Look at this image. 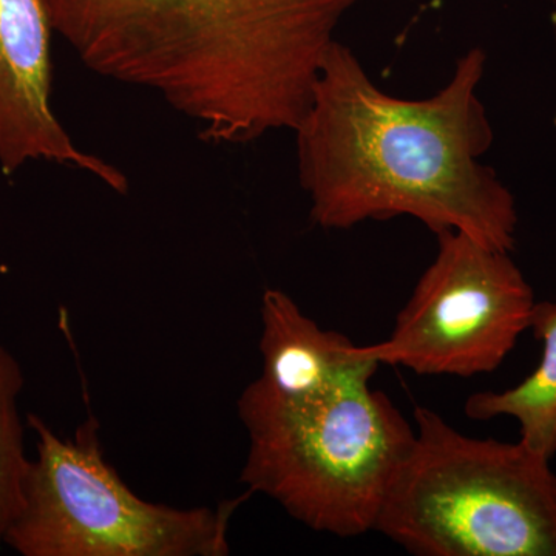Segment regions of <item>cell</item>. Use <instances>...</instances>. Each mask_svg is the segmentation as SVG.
<instances>
[{
    "mask_svg": "<svg viewBox=\"0 0 556 556\" xmlns=\"http://www.w3.org/2000/svg\"><path fill=\"white\" fill-rule=\"evenodd\" d=\"M485 60L481 49L467 51L434 97L401 100L380 90L356 54L334 40L292 130L311 219L351 229L408 215L437 236L457 230L510 254L514 195L479 163L495 139L477 93Z\"/></svg>",
    "mask_w": 556,
    "mask_h": 556,
    "instance_id": "obj_1",
    "label": "cell"
},
{
    "mask_svg": "<svg viewBox=\"0 0 556 556\" xmlns=\"http://www.w3.org/2000/svg\"><path fill=\"white\" fill-rule=\"evenodd\" d=\"M237 412L249 438L240 475L248 490L316 532L356 538L376 529L416 437L386 393L365 382L285 404L249 383Z\"/></svg>",
    "mask_w": 556,
    "mask_h": 556,
    "instance_id": "obj_4",
    "label": "cell"
},
{
    "mask_svg": "<svg viewBox=\"0 0 556 556\" xmlns=\"http://www.w3.org/2000/svg\"><path fill=\"white\" fill-rule=\"evenodd\" d=\"M438 243L390 338L368 354L419 376L493 372L529 331L535 292L508 252L457 230L438 233Z\"/></svg>",
    "mask_w": 556,
    "mask_h": 556,
    "instance_id": "obj_6",
    "label": "cell"
},
{
    "mask_svg": "<svg viewBox=\"0 0 556 556\" xmlns=\"http://www.w3.org/2000/svg\"><path fill=\"white\" fill-rule=\"evenodd\" d=\"M24 383L20 362L0 343V546L20 514L31 460L25 453L24 424L17 407Z\"/></svg>",
    "mask_w": 556,
    "mask_h": 556,
    "instance_id": "obj_10",
    "label": "cell"
},
{
    "mask_svg": "<svg viewBox=\"0 0 556 556\" xmlns=\"http://www.w3.org/2000/svg\"><path fill=\"white\" fill-rule=\"evenodd\" d=\"M38 456L24 501L5 535L22 556H226L230 519L251 490L215 507L177 508L139 497L104 457L100 422L90 416L61 438L27 416Z\"/></svg>",
    "mask_w": 556,
    "mask_h": 556,
    "instance_id": "obj_5",
    "label": "cell"
},
{
    "mask_svg": "<svg viewBox=\"0 0 556 556\" xmlns=\"http://www.w3.org/2000/svg\"><path fill=\"white\" fill-rule=\"evenodd\" d=\"M84 67L150 91L212 144L294 130L361 0H43Z\"/></svg>",
    "mask_w": 556,
    "mask_h": 556,
    "instance_id": "obj_2",
    "label": "cell"
},
{
    "mask_svg": "<svg viewBox=\"0 0 556 556\" xmlns=\"http://www.w3.org/2000/svg\"><path fill=\"white\" fill-rule=\"evenodd\" d=\"M376 532L417 556H556V473L522 441L471 438L416 407Z\"/></svg>",
    "mask_w": 556,
    "mask_h": 556,
    "instance_id": "obj_3",
    "label": "cell"
},
{
    "mask_svg": "<svg viewBox=\"0 0 556 556\" xmlns=\"http://www.w3.org/2000/svg\"><path fill=\"white\" fill-rule=\"evenodd\" d=\"M530 331L540 340L541 361L532 375L503 391H481L466 402L475 420L511 417L519 441L554 459L556 455V302H536Z\"/></svg>",
    "mask_w": 556,
    "mask_h": 556,
    "instance_id": "obj_9",
    "label": "cell"
},
{
    "mask_svg": "<svg viewBox=\"0 0 556 556\" xmlns=\"http://www.w3.org/2000/svg\"><path fill=\"white\" fill-rule=\"evenodd\" d=\"M53 31L43 0H0V170L10 177L31 161H49L126 193V175L78 148L54 113Z\"/></svg>",
    "mask_w": 556,
    "mask_h": 556,
    "instance_id": "obj_7",
    "label": "cell"
},
{
    "mask_svg": "<svg viewBox=\"0 0 556 556\" xmlns=\"http://www.w3.org/2000/svg\"><path fill=\"white\" fill-rule=\"evenodd\" d=\"M260 353L263 371L251 382L285 404H308L369 382L379 362L338 331L318 327L281 289L263 292Z\"/></svg>",
    "mask_w": 556,
    "mask_h": 556,
    "instance_id": "obj_8",
    "label": "cell"
}]
</instances>
